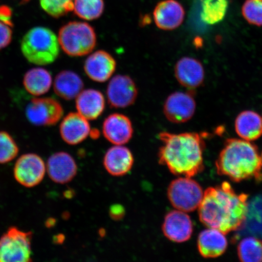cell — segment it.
Instances as JSON below:
<instances>
[{"instance_id":"obj_1","label":"cell","mask_w":262,"mask_h":262,"mask_svg":"<svg viewBox=\"0 0 262 262\" xmlns=\"http://www.w3.org/2000/svg\"><path fill=\"white\" fill-rule=\"evenodd\" d=\"M248 195L237 194L228 182L209 188L199 207L200 221L208 228L229 233L243 228L248 211Z\"/></svg>"},{"instance_id":"obj_2","label":"cell","mask_w":262,"mask_h":262,"mask_svg":"<svg viewBox=\"0 0 262 262\" xmlns=\"http://www.w3.org/2000/svg\"><path fill=\"white\" fill-rule=\"evenodd\" d=\"M159 160L173 174L192 178L204 168L205 140L195 133H160Z\"/></svg>"},{"instance_id":"obj_3","label":"cell","mask_w":262,"mask_h":262,"mask_svg":"<svg viewBox=\"0 0 262 262\" xmlns=\"http://www.w3.org/2000/svg\"><path fill=\"white\" fill-rule=\"evenodd\" d=\"M215 165L219 175L227 176L235 182L251 179L262 180L260 156L257 146L249 141L226 140Z\"/></svg>"},{"instance_id":"obj_4","label":"cell","mask_w":262,"mask_h":262,"mask_svg":"<svg viewBox=\"0 0 262 262\" xmlns=\"http://www.w3.org/2000/svg\"><path fill=\"white\" fill-rule=\"evenodd\" d=\"M60 49L57 36L50 29L41 26L26 32L21 41V51L26 60L38 66L54 63Z\"/></svg>"},{"instance_id":"obj_5","label":"cell","mask_w":262,"mask_h":262,"mask_svg":"<svg viewBox=\"0 0 262 262\" xmlns=\"http://www.w3.org/2000/svg\"><path fill=\"white\" fill-rule=\"evenodd\" d=\"M58 39L60 48L71 57L88 55L97 45V35L94 28L85 22L68 23L59 31Z\"/></svg>"},{"instance_id":"obj_6","label":"cell","mask_w":262,"mask_h":262,"mask_svg":"<svg viewBox=\"0 0 262 262\" xmlns=\"http://www.w3.org/2000/svg\"><path fill=\"white\" fill-rule=\"evenodd\" d=\"M32 232L10 227L0 237V262H30L32 260Z\"/></svg>"},{"instance_id":"obj_7","label":"cell","mask_w":262,"mask_h":262,"mask_svg":"<svg viewBox=\"0 0 262 262\" xmlns=\"http://www.w3.org/2000/svg\"><path fill=\"white\" fill-rule=\"evenodd\" d=\"M204 195L201 186L188 177H180L173 180L167 190L170 204L176 209L186 212L199 208Z\"/></svg>"},{"instance_id":"obj_8","label":"cell","mask_w":262,"mask_h":262,"mask_svg":"<svg viewBox=\"0 0 262 262\" xmlns=\"http://www.w3.org/2000/svg\"><path fill=\"white\" fill-rule=\"evenodd\" d=\"M29 122L37 126H51L60 122L63 116V108L55 98H34L26 108Z\"/></svg>"},{"instance_id":"obj_9","label":"cell","mask_w":262,"mask_h":262,"mask_svg":"<svg viewBox=\"0 0 262 262\" xmlns=\"http://www.w3.org/2000/svg\"><path fill=\"white\" fill-rule=\"evenodd\" d=\"M47 173V165L40 156L28 153L15 162L14 176L19 185L31 188L40 184Z\"/></svg>"},{"instance_id":"obj_10","label":"cell","mask_w":262,"mask_h":262,"mask_svg":"<svg viewBox=\"0 0 262 262\" xmlns=\"http://www.w3.org/2000/svg\"><path fill=\"white\" fill-rule=\"evenodd\" d=\"M139 91L137 85L126 75H117L111 78L107 84L106 96L111 107L120 109L135 103Z\"/></svg>"},{"instance_id":"obj_11","label":"cell","mask_w":262,"mask_h":262,"mask_svg":"<svg viewBox=\"0 0 262 262\" xmlns=\"http://www.w3.org/2000/svg\"><path fill=\"white\" fill-rule=\"evenodd\" d=\"M195 110V100L190 92H175L170 94L163 106L167 120L173 123L188 122L194 116Z\"/></svg>"},{"instance_id":"obj_12","label":"cell","mask_w":262,"mask_h":262,"mask_svg":"<svg viewBox=\"0 0 262 262\" xmlns=\"http://www.w3.org/2000/svg\"><path fill=\"white\" fill-rule=\"evenodd\" d=\"M162 229L164 235L169 241L183 243L191 237L193 225L187 212L175 209L167 213Z\"/></svg>"},{"instance_id":"obj_13","label":"cell","mask_w":262,"mask_h":262,"mask_svg":"<svg viewBox=\"0 0 262 262\" xmlns=\"http://www.w3.org/2000/svg\"><path fill=\"white\" fill-rule=\"evenodd\" d=\"M46 165L49 178L58 184H67L77 176V163L68 152L60 151L53 154L49 157Z\"/></svg>"},{"instance_id":"obj_14","label":"cell","mask_w":262,"mask_h":262,"mask_svg":"<svg viewBox=\"0 0 262 262\" xmlns=\"http://www.w3.org/2000/svg\"><path fill=\"white\" fill-rule=\"evenodd\" d=\"M185 11L177 0H163L154 9L153 19L157 27L163 31H172L184 21Z\"/></svg>"},{"instance_id":"obj_15","label":"cell","mask_w":262,"mask_h":262,"mask_svg":"<svg viewBox=\"0 0 262 262\" xmlns=\"http://www.w3.org/2000/svg\"><path fill=\"white\" fill-rule=\"evenodd\" d=\"M116 60L104 51H97L88 56L85 60L84 70L91 80L98 83L109 80L116 70Z\"/></svg>"},{"instance_id":"obj_16","label":"cell","mask_w":262,"mask_h":262,"mask_svg":"<svg viewBox=\"0 0 262 262\" xmlns=\"http://www.w3.org/2000/svg\"><path fill=\"white\" fill-rule=\"evenodd\" d=\"M102 132L113 145H124L132 139L134 128L132 122L125 115L114 113L104 120Z\"/></svg>"},{"instance_id":"obj_17","label":"cell","mask_w":262,"mask_h":262,"mask_svg":"<svg viewBox=\"0 0 262 262\" xmlns=\"http://www.w3.org/2000/svg\"><path fill=\"white\" fill-rule=\"evenodd\" d=\"M61 139L70 145H77L91 135L88 120L78 113H71L61 121L60 125Z\"/></svg>"},{"instance_id":"obj_18","label":"cell","mask_w":262,"mask_h":262,"mask_svg":"<svg viewBox=\"0 0 262 262\" xmlns=\"http://www.w3.org/2000/svg\"><path fill=\"white\" fill-rule=\"evenodd\" d=\"M174 74L179 83L190 91L201 86L205 78L204 67L198 60L192 57L180 59L176 64Z\"/></svg>"},{"instance_id":"obj_19","label":"cell","mask_w":262,"mask_h":262,"mask_svg":"<svg viewBox=\"0 0 262 262\" xmlns=\"http://www.w3.org/2000/svg\"><path fill=\"white\" fill-rule=\"evenodd\" d=\"M132 152L124 145H114L107 150L103 157V166L110 175L122 177L126 175L134 165Z\"/></svg>"},{"instance_id":"obj_20","label":"cell","mask_w":262,"mask_h":262,"mask_svg":"<svg viewBox=\"0 0 262 262\" xmlns=\"http://www.w3.org/2000/svg\"><path fill=\"white\" fill-rule=\"evenodd\" d=\"M75 106L77 113L88 120H96L104 112L105 98L100 91L83 90L76 97Z\"/></svg>"},{"instance_id":"obj_21","label":"cell","mask_w":262,"mask_h":262,"mask_svg":"<svg viewBox=\"0 0 262 262\" xmlns=\"http://www.w3.org/2000/svg\"><path fill=\"white\" fill-rule=\"evenodd\" d=\"M228 247L225 234L217 229L209 228L200 233L198 239L199 253L205 258H215L224 254Z\"/></svg>"},{"instance_id":"obj_22","label":"cell","mask_w":262,"mask_h":262,"mask_svg":"<svg viewBox=\"0 0 262 262\" xmlns=\"http://www.w3.org/2000/svg\"><path fill=\"white\" fill-rule=\"evenodd\" d=\"M83 81L79 75L73 71H61L55 78V93L64 100H71L76 98L83 91Z\"/></svg>"},{"instance_id":"obj_23","label":"cell","mask_w":262,"mask_h":262,"mask_svg":"<svg viewBox=\"0 0 262 262\" xmlns=\"http://www.w3.org/2000/svg\"><path fill=\"white\" fill-rule=\"evenodd\" d=\"M235 129L243 140L254 141L262 136V117L253 111H245L238 115Z\"/></svg>"},{"instance_id":"obj_24","label":"cell","mask_w":262,"mask_h":262,"mask_svg":"<svg viewBox=\"0 0 262 262\" xmlns=\"http://www.w3.org/2000/svg\"><path fill=\"white\" fill-rule=\"evenodd\" d=\"M25 90L34 96H40L50 90L52 84V75L41 68H32L25 75L23 81Z\"/></svg>"},{"instance_id":"obj_25","label":"cell","mask_w":262,"mask_h":262,"mask_svg":"<svg viewBox=\"0 0 262 262\" xmlns=\"http://www.w3.org/2000/svg\"><path fill=\"white\" fill-rule=\"evenodd\" d=\"M228 0H202L201 19L205 24L214 25L224 20L228 9Z\"/></svg>"},{"instance_id":"obj_26","label":"cell","mask_w":262,"mask_h":262,"mask_svg":"<svg viewBox=\"0 0 262 262\" xmlns=\"http://www.w3.org/2000/svg\"><path fill=\"white\" fill-rule=\"evenodd\" d=\"M104 0H74L73 11L78 17L93 21L103 14Z\"/></svg>"},{"instance_id":"obj_27","label":"cell","mask_w":262,"mask_h":262,"mask_svg":"<svg viewBox=\"0 0 262 262\" xmlns=\"http://www.w3.org/2000/svg\"><path fill=\"white\" fill-rule=\"evenodd\" d=\"M237 254L242 261H262V241L254 237L242 239L238 245Z\"/></svg>"},{"instance_id":"obj_28","label":"cell","mask_w":262,"mask_h":262,"mask_svg":"<svg viewBox=\"0 0 262 262\" xmlns=\"http://www.w3.org/2000/svg\"><path fill=\"white\" fill-rule=\"evenodd\" d=\"M18 152L19 147L13 137L6 131H0V164L12 161Z\"/></svg>"},{"instance_id":"obj_29","label":"cell","mask_w":262,"mask_h":262,"mask_svg":"<svg viewBox=\"0 0 262 262\" xmlns=\"http://www.w3.org/2000/svg\"><path fill=\"white\" fill-rule=\"evenodd\" d=\"M74 0H40L42 9L54 18H60L74 9Z\"/></svg>"},{"instance_id":"obj_30","label":"cell","mask_w":262,"mask_h":262,"mask_svg":"<svg viewBox=\"0 0 262 262\" xmlns=\"http://www.w3.org/2000/svg\"><path fill=\"white\" fill-rule=\"evenodd\" d=\"M242 13L249 24L262 26V0H246Z\"/></svg>"},{"instance_id":"obj_31","label":"cell","mask_w":262,"mask_h":262,"mask_svg":"<svg viewBox=\"0 0 262 262\" xmlns=\"http://www.w3.org/2000/svg\"><path fill=\"white\" fill-rule=\"evenodd\" d=\"M12 39L11 26L0 21V50L8 47Z\"/></svg>"},{"instance_id":"obj_32","label":"cell","mask_w":262,"mask_h":262,"mask_svg":"<svg viewBox=\"0 0 262 262\" xmlns=\"http://www.w3.org/2000/svg\"><path fill=\"white\" fill-rule=\"evenodd\" d=\"M12 11L8 6H0V21L10 26H12Z\"/></svg>"},{"instance_id":"obj_33","label":"cell","mask_w":262,"mask_h":262,"mask_svg":"<svg viewBox=\"0 0 262 262\" xmlns=\"http://www.w3.org/2000/svg\"><path fill=\"white\" fill-rule=\"evenodd\" d=\"M110 215L111 218L115 219V220H119L124 215V208L119 205H114L110 209Z\"/></svg>"},{"instance_id":"obj_34","label":"cell","mask_w":262,"mask_h":262,"mask_svg":"<svg viewBox=\"0 0 262 262\" xmlns=\"http://www.w3.org/2000/svg\"><path fill=\"white\" fill-rule=\"evenodd\" d=\"M260 157H261V162H262V152H261V155Z\"/></svg>"}]
</instances>
